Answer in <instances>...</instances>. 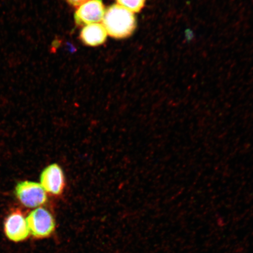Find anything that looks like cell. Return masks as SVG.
<instances>
[{
  "instance_id": "obj_10",
  "label": "cell",
  "mask_w": 253,
  "mask_h": 253,
  "mask_svg": "<svg viewBox=\"0 0 253 253\" xmlns=\"http://www.w3.org/2000/svg\"><path fill=\"white\" fill-rule=\"evenodd\" d=\"M185 37L187 41H191L193 38H194V34H193L192 31L190 30H186L185 32Z\"/></svg>"
},
{
  "instance_id": "obj_4",
  "label": "cell",
  "mask_w": 253,
  "mask_h": 253,
  "mask_svg": "<svg viewBox=\"0 0 253 253\" xmlns=\"http://www.w3.org/2000/svg\"><path fill=\"white\" fill-rule=\"evenodd\" d=\"M105 8L102 0H90L78 7L75 14L76 24L79 27L98 23L103 20Z\"/></svg>"
},
{
  "instance_id": "obj_7",
  "label": "cell",
  "mask_w": 253,
  "mask_h": 253,
  "mask_svg": "<svg viewBox=\"0 0 253 253\" xmlns=\"http://www.w3.org/2000/svg\"><path fill=\"white\" fill-rule=\"evenodd\" d=\"M107 33L103 24L94 23L86 25L82 30L80 38L85 45L97 46L102 45L107 39Z\"/></svg>"
},
{
  "instance_id": "obj_5",
  "label": "cell",
  "mask_w": 253,
  "mask_h": 253,
  "mask_svg": "<svg viewBox=\"0 0 253 253\" xmlns=\"http://www.w3.org/2000/svg\"><path fill=\"white\" fill-rule=\"evenodd\" d=\"M4 232L8 238L15 242L23 241L30 235L26 218L19 210H15L5 219Z\"/></svg>"
},
{
  "instance_id": "obj_8",
  "label": "cell",
  "mask_w": 253,
  "mask_h": 253,
  "mask_svg": "<svg viewBox=\"0 0 253 253\" xmlns=\"http://www.w3.org/2000/svg\"><path fill=\"white\" fill-rule=\"evenodd\" d=\"M118 4L132 12H139L144 8L145 0H116Z\"/></svg>"
},
{
  "instance_id": "obj_2",
  "label": "cell",
  "mask_w": 253,
  "mask_h": 253,
  "mask_svg": "<svg viewBox=\"0 0 253 253\" xmlns=\"http://www.w3.org/2000/svg\"><path fill=\"white\" fill-rule=\"evenodd\" d=\"M31 235L36 238H45L54 231V218L48 211L43 208H37L26 217Z\"/></svg>"
},
{
  "instance_id": "obj_3",
  "label": "cell",
  "mask_w": 253,
  "mask_h": 253,
  "mask_svg": "<svg viewBox=\"0 0 253 253\" xmlns=\"http://www.w3.org/2000/svg\"><path fill=\"white\" fill-rule=\"evenodd\" d=\"M15 194L24 207L29 208H39L47 199L45 190L40 183L35 182H19L16 186Z\"/></svg>"
},
{
  "instance_id": "obj_6",
  "label": "cell",
  "mask_w": 253,
  "mask_h": 253,
  "mask_svg": "<svg viewBox=\"0 0 253 253\" xmlns=\"http://www.w3.org/2000/svg\"><path fill=\"white\" fill-rule=\"evenodd\" d=\"M40 184L50 194H61L65 186V176L58 164H51L43 170L40 177Z\"/></svg>"
},
{
  "instance_id": "obj_9",
  "label": "cell",
  "mask_w": 253,
  "mask_h": 253,
  "mask_svg": "<svg viewBox=\"0 0 253 253\" xmlns=\"http://www.w3.org/2000/svg\"><path fill=\"white\" fill-rule=\"evenodd\" d=\"M90 0H66L69 5L74 7H79Z\"/></svg>"
},
{
  "instance_id": "obj_1",
  "label": "cell",
  "mask_w": 253,
  "mask_h": 253,
  "mask_svg": "<svg viewBox=\"0 0 253 253\" xmlns=\"http://www.w3.org/2000/svg\"><path fill=\"white\" fill-rule=\"evenodd\" d=\"M103 25L107 34L116 39H126L133 33L136 21L133 12L122 6L113 4L105 11Z\"/></svg>"
}]
</instances>
